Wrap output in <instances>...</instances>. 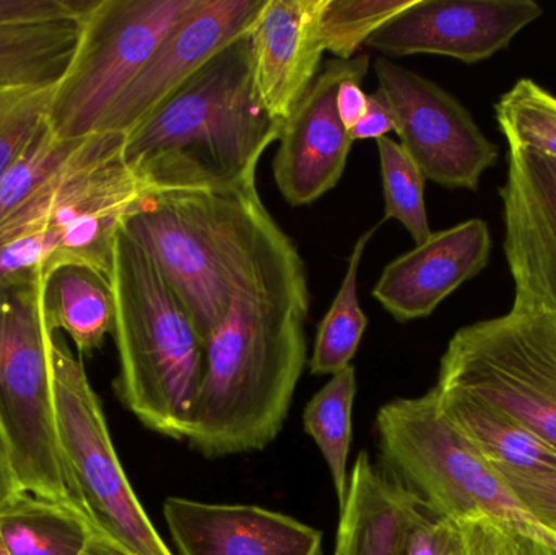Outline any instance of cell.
<instances>
[{
  "instance_id": "obj_1",
  "label": "cell",
  "mask_w": 556,
  "mask_h": 555,
  "mask_svg": "<svg viewBox=\"0 0 556 555\" xmlns=\"http://www.w3.org/2000/svg\"><path fill=\"white\" fill-rule=\"evenodd\" d=\"M309 305L303 257L266 209L227 315L205 344L186 436L192 450L224 458L277 439L306 365Z\"/></svg>"
},
{
  "instance_id": "obj_2",
  "label": "cell",
  "mask_w": 556,
  "mask_h": 555,
  "mask_svg": "<svg viewBox=\"0 0 556 555\" xmlns=\"http://www.w3.org/2000/svg\"><path fill=\"white\" fill-rule=\"evenodd\" d=\"M281 127L257 100L244 35L126 134L124 162L160 192L244 188Z\"/></svg>"
},
{
  "instance_id": "obj_3",
  "label": "cell",
  "mask_w": 556,
  "mask_h": 555,
  "mask_svg": "<svg viewBox=\"0 0 556 555\" xmlns=\"http://www.w3.org/2000/svg\"><path fill=\"white\" fill-rule=\"evenodd\" d=\"M126 136L94 133L71 162L0 224V289L45 279L62 264L110 277L124 220L159 189L124 162Z\"/></svg>"
},
{
  "instance_id": "obj_4",
  "label": "cell",
  "mask_w": 556,
  "mask_h": 555,
  "mask_svg": "<svg viewBox=\"0 0 556 555\" xmlns=\"http://www.w3.org/2000/svg\"><path fill=\"white\" fill-rule=\"evenodd\" d=\"M121 403L153 432L186 440L205 344L150 254L119 228L110 273Z\"/></svg>"
},
{
  "instance_id": "obj_5",
  "label": "cell",
  "mask_w": 556,
  "mask_h": 555,
  "mask_svg": "<svg viewBox=\"0 0 556 555\" xmlns=\"http://www.w3.org/2000/svg\"><path fill=\"white\" fill-rule=\"evenodd\" d=\"M266 209L253 182L224 191L160 192L124 220L204 344L227 315L238 267Z\"/></svg>"
},
{
  "instance_id": "obj_6",
  "label": "cell",
  "mask_w": 556,
  "mask_h": 555,
  "mask_svg": "<svg viewBox=\"0 0 556 555\" xmlns=\"http://www.w3.org/2000/svg\"><path fill=\"white\" fill-rule=\"evenodd\" d=\"M386 471L431 514L457 521L492 518L556 551V537L519 501L498 469L479 455L438 411L433 391L389 401L376 414Z\"/></svg>"
},
{
  "instance_id": "obj_7",
  "label": "cell",
  "mask_w": 556,
  "mask_h": 555,
  "mask_svg": "<svg viewBox=\"0 0 556 555\" xmlns=\"http://www.w3.org/2000/svg\"><path fill=\"white\" fill-rule=\"evenodd\" d=\"M54 344L42 312V279L0 290V430L20 484L90 520L59 442Z\"/></svg>"
},
{
  "instance_id": "obj_8",
  "label": "cell",
  "mask_w": 556,
  "mask_h": 555,
  "mask_svg": "<svg viewBox=\"0 0 556 555\" xmlns=\"http://www.w3.org/2000/svg\"><path fill=\"white\" fill-rule=\"evenodd\" d=\"M437 387L496 407L556 449V315L511 308L464 326L441 358Z\"/></svg>"
},
{
  "instance_id": "obj_9",
  "label": "cell",
  "mask_w": 556,
  "mask_h": 555,
  "mask_svg": "<svg viewBox=\"0 0 556 555\" xmlns=\"http://www.w3.org/2000/svg\"><path fill=\"white\" fill-rule=\"evenodd\" d=\"M198 0H91L48 123L55 137L84 139Z\"/></svg>"
},
{
  "instance_id": "obj_10",
  "label": "cell",
  "mask_w": 556,
  "mask_h": 555,
  "mask_svg": "<svg viewBox=\"0 0 556 555\" xmlns=\"http://www.w3.org/2000/svg\"><path fill=\"white\" fill-rule=\"evenodd\" d=\"M54 396L62 455L98 531L124 555H175L156 533L124 472L84 364L59 341Z\"/></svg>"
},
{
  "instance_id": "obj_11",
  "label": "cell",
  "mask_w": 556,
  "mask_h": 555,
  "mask_svg": "<svg viewBox=\"0 0 556 555\" xmlns=\"http://www.w3.org/2000/svg\"><path fill=\"white\" fill-rule=\"evenodd\" d=\"M375 72L401 146L425 178L443 188L477 191L483 173L498 162L500 149L469 111L430 78L384 55L376 59Z\"/></svg>"
},
{
  "instance_id": "obj_12",
  "label": "cell",
  "mask_w": 556,
  "mask_h": 555,
  "mask_svg": "<svg viewBox=\"0 0 556 555\" xmlns=\"http://www.w3.org/2000/svg\"><path fill=\"white\" fill-rule=\"evenodd\" d=\"M264 0H198L108 110L97 133L129 134L241 36Z\"/></svg>"
},
{
  "instance_id": "obj_13",
  "label": "cell",
  "mask_w": 556,
  "mask_h": 555,
  "mask_svg": "<svg viewBox=\"0 0 556 555\" xmlns=\"http://www.w3.org/2000/svg\"><path fill=\"white\" fill-rule=\"evenodd\" d=\"M542 13L534 0H417L366 46L388 59L431 54L477 64L508 48Z\"/></svg>"
},
{
  "instance_id": "obj_14",
  "label": "cell",
  "mask_w": 556,
  "mask_h": 555,
  "mask_svg": "<svg viewBox=\"0 0 556 555\" xmlns=\"http://www.w3.org/2000/svg\"><path fill=\"white\" fill-rule=\"evenodd\" d=\"M368 68L366 54L350 61L330 59L285 121L273 168L278 191L293 207L313 204L342 179L353 140L337 114V90Z\"/></svg>"
},
{
  "instance_id": "obj_15",
  "label": "cell",
  "mask_w": 556,
  "mask_h": 555,
  "mask_svg": "<svg viewBox=\"0 0 556 555\" xmlns=\"http://www.w3.org/2000/svg\"><path fill=\"white\" fill-rule=\"evenodd\" d=\"M505 254L515 280L513 308L556 315V160L509 147L500 188Z\"/></svg>"
},
{
  "instance_id": "obj_16",
  "label": "cell",
  "mask_w": 556,
  "mask_h": 555,
  "mask_svg": "<svg viewBox=\"0 0 556 555\" xmlns=\"http://www.w3.org/2000/svg\"><path fill=\"white\" fill-rule=\"evenodd\" d=\"M324 0H264L248 29L257 100L285 124L320 74Z\"/></svg>"
},
{
  "instance_id": "obj_17",
  "label": "cell",
  "mask_w": 556,
  "mask_h": 555,
  "mask_svg": "<svg viewBox=\"0 0 556 555\" xmlns=\"http://www.w3.org/2000/svg\"><path fill=\"white\" fill-rule=\"evenodd\" d=\"M490 254L489 225L470 218L431 234L424 243L391 261L372 297L397 321L427 318L451 293L485 269Z\"/></svg>"
},
{
  "instance_id": "obj_18",
  "label": "cell",
  "mask_w": 556,
  "mask_h": 555,
  "mask_svg": "<svg viewBox=\"0 0 556 555\" xmlns=\"http://www.w3.org/2000/svg\"><path fill=\"white\" fill-rule=\"evenodd\" d=\"M163 515L179 555H324L320 531L256 505L169 497Z\"/></svg>"
},
{
  "instance_id": "obj_19",
  "label": "cell",
  "mask_w": 556,
  "mask_h": 555,
  "mask_svg": "<svg viewBox=\"0 0 556 555\" xmlns=\"http://www.w3.org/2000/svg\"><path fill=\"white\" fill-rule=\"evenodd\" d=\"M427 505L359 453L340 508L333 555H407L412 528Z\"/></svg>"
},
{
  "instance_id": "obj_20",
  "label": "cell",
  "mask_w": 556,
  "mask_h": 555,
  "mask_svg": "<svg viewBox=\"0 0 556 555\" xmlns=\"http://www.w3.org/2000/svg\"><path fill=\"white\" fill-rule=\"evenodd\" d=\"M443 419L492 465L526 471L556 469V449L513 417L459 391L434 387Z\"/></svg>"
},
{
  "instance_id": "obj_21",
  "label": "cell",
  "mask_w": 556,
  "mask_h": 555,
  "mask_svg": "<svg viewBox=\"0 0 556 555\" xmlns=\"http://www.w3.org/2000/svg\"><path fill=\"white\" fill-rule=\"evenodd\" d=\"M9 555H124L80 512L23 492L0 512Z\"/></svg>"
},
{
  "instance_id": "obj_22",
  "label": "cell",
  "mask_w": 556,
  "mask_h": 555,
  "mask_svg": "<svg viewBox=\"0 0 556 555\" xmlns=\"http://www.w3.org/2000/svg\"><path fill=\"white\" fill-rule=\"evenodd\" d=\"M42 312L52 332H67L81 355L101 349L116 319L110 277L85 264H62L42 279Z\"/></svg>"
},
{
  "instance_id": "obj_23",
  "label": "cell",
  "mask_w": 556,
  "mask_h": 555,
  "mask_svg": "<svg viewBox=\"0 0 556 555\" xmlns=\"http://www.w3.org/2000/svg\"><path fill=\"white\" fill-rule=\"evenodd\" d=\"M381 224L382 222H379L378 225L365 231L353 247L339 292L317 328L316 342H314L309 361V370L313 375L332 377L345 370L352 365L350 362L358 351L359 342L368 328V316L363 312L358 300L359 264L366 247Z\"/></svg>"
},
{
  "instance_id": "obj_24",
  "label": "cell",
  "mask_w": 556,
  "mask_h": 555,
  "mask_svg": "<svg viewBox=\"0 0 556 555\" xmlns=\"http://www.w3.org/2000/svg\"><path fill=\"white\" fill-rule=\"evenodd\" d=\"M356 396V371L353 365L332 375L326 387L314 394L303 414V426L326 459L332 476L339 508L349 495L346 471L352 445V413Z\"/></svg>"
},
{
  "instance_id": "obj_25",
  "label": "cell",
  "mask_w": 556,
  "mask_h": 555,
  "mask_svg": "<svg viewBox=\"0 0 556 555\" xmlns=\"http://www.w3.org/2000/svg\"><path fill=\"white\" fill-rule=\"evenodd\" d=\"M496 121L509 147L556 160V97L531 78L516 81L500 98Z\"/></svg>"
},
{
  "instance_id": "obj_26",
  "label": "cell",
  "mask_w": 556,
  "mask_h": 555,
  "mask_svg": "<svg viewBox=\"0 0 556 555\" xmlns=\"http://www.w3.org/2000/svg\"><path fill=\"white\" fill-rule=\"evenodd\" d=\"M382 189H384V218H394L408 231L415 244L424 243L433 231L425 204V178L417 163L404 147L389 137L376 140Z\"/></svg>"
},
{
  "instance_id": "obj_27",
  "label": "cell",
  "mask_w": 556,
  "mask_h": 555,
  "mask_svg": "<svg viewBox=\"0 0 556 555\" xmlns=\"http://www.w3.org/2000/svg\"><path fill=\"white\" fill-rule=\"evenodd\" d=\"M417 0H324L320 41L333 59L350 61L386 23Z\"/></svg>"
},
{
  "instance_id": "obj_28",
  "label": "cell",
  "mask_w": 556,
  "mask_h": 555,
  "mask_svg": "<svg viewBox=\"0 0 556 555\" xmlns=\"http://www.w3.org/2000/svg\"><path fill=\"white\" fill-rule=\"evenodd\" d=\"M85 139L87 137L59 139L46 121L25 152L0 179V224L51 181L71 162Z\"/></svg>"
},
{
  "instance_id": "obj_29",
  "label": "cell",
  "mask_w": 556,
  "mask_h": 555,
  "mask_svg": "<svg viewBox=\"0 0 556 555\" xmlns=\"http://www.w3.org/2000/svg\"><path fill=\"white\" fill-rule=\"evenodd\" d=\"M54 88L29 91L0 119V179L48 121Z\"/></svg>"
},
{
  "instance_id": "obj_30",
  "label": "cell",
  "mask_w": 556,
  "mask_h": 555,
  "mask_svg": "<svg viewBox=\"0 0 556 555\" xmlns=\"http://www.w3.org/2000/svg\"><path fill=\"white\" fill-rule=\"evenodd\" d=\"M539 524L556 537V469L526 471L493 465Z\"/></svg>"
},
{
  "instance_id": "obj_31",
  "label": "cell",
  "mask_w": 556,
  "mask_h": 555,
  "mask_svg": "<svg viewBox=\"0 0 556 555\" xmlns=\"http://www.w3.org/2000/svg\"><path fill=\"white\" fill-rule=\"evenodd\" d=\"M456 525L464 555H532L534 540L492 518H472Z\"/></svg>"
},
{
  "instance_id": "obj_32",
  "label": "cell",
  "mask_w": 556,
  "mask_h": 555,
  "mask_svg": "<svg viewBox=\"0 0 556 555\" xmlns=\"http://www.w3.org/2000/svg\"><path fill=\"white\" fill-rule=\"evenodd\" d=\"M407 555H464L459 528L447 518L425 512L412 528Z\"/></svg>"
},
{
  "instance_id": "obj_33",
  "label": "cell",
  "mask_w": 556,
  "mask_h": 555,
  "mask_svg": "<svg viewBox=\"0 0 556 555\" xmlns=\"http://www.w3.org/2000/svg\"><path fill=\"white\" fill-rule=\"evenodd\" d=\"M91 0H0V26L80 15Z\"/></svg>"
},
{
  "instance_id": "obj_34",
  "label": "cell",
  "mask_w": 556,
  "mask_h": 555,
  "mask_svg": "<svg viewBox=\"0 0 556 555\" xmlns=\"http://www.w3.org/2000/svg\"><path fill=\"white\" fill-rule=\"evenodd\" d=\"M349 133L353 143L356 140L382 139L388 137L389 133H395L394 114L381 90L368 94L365 114Z\"/></svg>"
},
{
  "instance_id": "obj_35",
  "label": "cell",
  "mask_w": 556,
  "mask_h": 555,
  "mask_svg": "<svg viewBox=\"0 0 556 555\" xmlns=\"http://www.w3.org/2000/svg\"><path fill=\"white\" fill-rule=\"evenodd\" d=\"M366 75H353L340 84L337 90L336 106L337 114L346 129H352L366 111L368 94L363 91L362 81Z\"/></svg>"
},
{
  "instance_id": "obj_36",
  "label": "cell",
  "mask_w": 556,
  "mask_h": 555,
  "mask_svg": "<svg viewBox=\"0 0 556 555\" xmlns=\"http://www.w3.org/2000/svg\"><path fill=\"white\" fill-rule=\"evenodd\" d=\"M23 492L25 491H23L18 476H16L9 446H7L2 430H0V512H2L13 499L23 494Z\"/></svg>"
},
{
  "instance_id": "obj_37",
  "label": "cell",
  "mask_w": 556,
  "mask_h": 555,
  "mask_svg": "<svg viewBox=\"0 0 556 555\" xmlns=\"http://www.w3.org/2000/svg\"><path fill=\"white\" fill-rule=\"evenodd\" d=\"M532 555H556V551L534 541V543H532Z\"/></svg>"
},
{
  "instance_id": "obj_38",
  "label": "cell",
  "mask_w": 556,
  "mask_h": 555,
  "mask_svg": "<svg viewBox=\"0 0 556 555\" xmlns=\"http://www.w3.org/2000/svg\"><path fill=\"white\" fill-rule=\"evenodd\" d=\"M0 555H9L5 550V544H3L2 537H0Z\"/></svg>"
}]
</instances>
